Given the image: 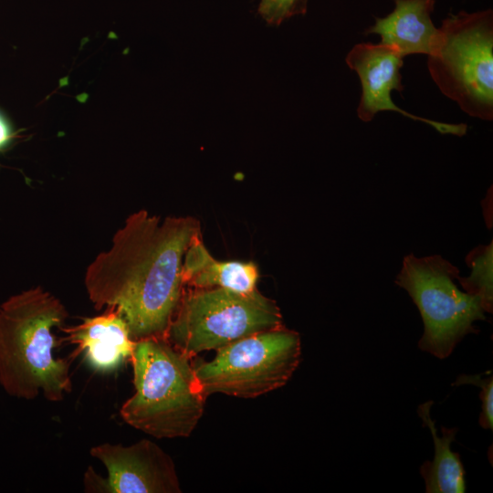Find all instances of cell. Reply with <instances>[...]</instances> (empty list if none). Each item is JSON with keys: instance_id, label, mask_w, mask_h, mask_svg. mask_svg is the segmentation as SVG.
Returning <instances> with one entry per match:
<instances>
[{"instance_id": "3", "label": "cell", "mask_w": 493, "mask_h": 493, "mask_svg": "<svg viewBox=\"0 0 493 493\" xmlns=\"http://www.w3.org/2000/svg\"><path fill=\"white\" fill-rule=\"evenodd\" d=\"M193 359L166 338L136 341L130 359L134 393L120 410L124 422L160 439L189 436L203 416L206 399Z\"/></svg>"}, {"instance_id": "9", "label": "cell", "mask_w": 493, "mask_h": 493, "mask_svg": "<svg viewBox=\"0 0 493 493\" xmlns=\"http://www.w3.org/2000/svg\"><path fill=\"white\" fill-rule=\"evenodd\" d=\"M403 58L396 50L381 43L357 44L349 51L346 63L357 73L362 84V96L357 107L359 119L368 122L379 111L394 110L414 121L431 125L441 133L465 135L467 129L465 123H446L415 116L393 102L391 91L404 90L400 73Z\"/></svg>"}, {"instance_id": "11", "label": "cell", "mask_w": 493, "mask_h": 493, "mask_svg": "<svg viewBox=\"0 0 493 493\" xmlns=\"http://www.w3.org/2000/svg\"><path fill=\"white\" fill-rule=\"evenodd\" d=\"M393 10L386 16L375 18L366 34H377L381 44L396 50L402 57L428 55L436 38L431 14L435 0H393Z\"/></svg>"}, {"instance_id": "2", "label": "cell", "mask_w": 493, "mask_h": 493, "mask_svg": "<svg viewBox=\"0 0 493 493\" xmlns=\"http://www.w3.org/2000/svg\"><path fill=\"white\" fill-rule=\"evenodd\" d=\"M67 317L62 302L39 286L0 306V384L9 395L32 400L41 393L60 402L71 392L70 364L55 356L52 332Z\"/></svg>"}, {"instance_id": "12", "label": "cell", "mask_w": 493, "mask_h": 493, "mask_svg": "<svg viewBox=\"0 0 493 493\" xmlns=\"http://www.w3.org/2000/svg\"><path fill=\"white\" fill-rule=\"evenodd\" d=\"M257 265L243 261H219L206 249L200 235L191 241L182 265L184 285L194 288H222L240 293L257 289Z\"/></svg>"}, {"instance_id": "1", "label": "cell", "mask_w": 493, "mask_h": 493, "mask_svg": "<svg viewBox=\"0 0 493 493\" xmlns=\"http://www.w3.org/2000/svg\"><path fill=\"white\" fill-rule=\"evenodd\" d=\"M197 235L199 223L191 216L161 220L146 210L131 214L110 248L86 270L90 301L97 309H116L135 341L165 338L183 294L184 257Z\"/></svg>"}, {"instance_id": "6", "label": "cell", "mask_w": 493, "mask_h": 493, "mask_svg": "<svg viewBox=\"0 0 493 493\" xmlns=\"http://www.w3.org/2000/svg\"><path fill=\"white\" fill-rule=\"evenodd\" d=\"M300 357L299 334L281 326L222 347L211 361L194 357L193 366L205 398L218 393L250 399L284 386Z\"/></svg>"}, {"instance_id": "8", "label": "cell", "mask_w": 493, "mask_h": 493, "mask_svg": "<svg viewBox=\"0 0 493 493\" xmlns=\"http://www.w3.org/2000/svg\"><path fill=\"white\" fill-rule=\"evenodd\" d=\"M90 455L108 471L99 477L92 468L85 474V489L110 493H180L175 466L157 444L142 439L124 446L109 443L93 446Z\"/></svg>"}, {"instance_id": "13", "label": "cell", "mask_w": 493, "mask_h": 493, "mask_svg": "<svg viewBox=\"0 0 493 493\" xmlns=\"http://www.w3.org/2000/svg\"><path fill=\"white\" fill-rule=\"evenodd\" d=\"M433 401L418 406V415L433 435L435 456L433 461H425L420 468L427 493H463L466 490L465 470L458 453L451 450L456 428L442 427V436H438L436 427L430 415Z\"/></svg>"}, {"instance_id": "7", "label": "cell", "mask_w": 493, "mask_h": 493, "mask_svg": "<svg viewBox=\"0 0 493 493\" xmlns=\"http://www.w3.org/2000/svg\"><path fill=\"white\" fill-rule=\"evenodd\" d=\"M459 269L439 255L404 257L395 284L407 291L424 322L418 347L436 358H447L469 333L476 320H485L477 296L461 291L454 282Z\"/></svg>"}, {"instance_id": "10", "label": "cell", "mask_w": 493, "mask_h": 493, "mask_svg": "<svg viewBox=\"0 0 493 493\" xmlns=\"http://www.w3.org/2000/svg\"><path fill=\"white\" fill-rule=\"evenodd\" d=\"M61 330L66 333L63 341L76 345V354H83L88 364L100 372H112L130 360L136 342L124 318L114 308Z\"/></svg>"}, {"instance_id": "4", "label": "cell", "mask_w": 493, "mask_h": 493, "mask_svg": "<svg viewBox=\"0 0 493 493\" xmlns=\"http://www.w3.org/2000/svg\"><path fill=\"white\" fill-rule=\"evenodd\" d=\"M440 91L467 115L493 120V12L449 14L427 55Z\"/></svg>"}, {"instance_id": "14", "label": "cell", "mask_w": 493, "mask_h": 493, "mask_svg": "<svg viewBox=\"0 0 493 493\" xmlns=\"http://www.w3.org/2000/svg\"><path fill=\"white\" fill-rule=\"evenodd\" d=\"M466 263L471 268L469 277H457L465 292L477 296L485 312L493 311V241L478 246L466 257Z\"/></svg>"}, {"instance_id": "16", "label": "cell", "mask_w": 493, "mask_h": 493, "mask_svg": "<svg viewBox=\"0 0 493 493\" xmlns=\"http://www.w3.org/2000/svg\"><path fill=\"white\" fill-rule=\"evenodd\" d=\"M475 384L481 388L479 394L482 406L481 414L479 416V425L485 429H493V378L490 374L487 378H482L481 374L478 375H460L454 385L460 384Z\"/></svg>"}, {"instance_id": "5", "label": "cell", "mask_w": 493, "mask_h": 493, "mask_svg": "<svg viewBox=\"0 0 493 493\" xmlns=\"http://www.w3.org/2000/svg\"><path fill=\"white\" fill-rule=\"evenodd\" d=\"M281 326L279 308L257 289L240 293L222 288H194L183 291L165 338L195 357Z\"/></svg>"}, {"instance_id": "15", "label": "cell", "mask_w": 493, "mask_h": 493, "mask_svg": "<svg viewBox=\"0 0 493 493\" xmlns=\"http://www.w3.org/2000/svg\"><path fill=\"white\" fill-rule=\"evenodd\" d=\"M308 0H261L258 13L269 25L279 26L296 15H303Z\"/></svg>"}, {"instance_id": "17", "label": "cell", "mask_w": 493, "mask_h": 493, "mask_svg": "<svg viewBox=\"0 0 493 493\" xmlns=\"http://www.w3.org/2000/svg\"><path fill=\"white\" fill-rule=\"evenodd\" d=\"M12 137L13 133L10 125L0 114V150L10 143Z\"/></svg>"}]
</instances>
